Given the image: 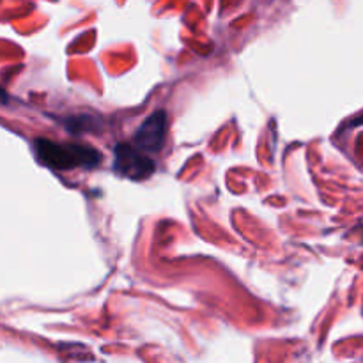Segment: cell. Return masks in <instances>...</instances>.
Returning a JSON list of instances; mask_svg holds the SVG:
<instances>
[{
    "label": "cell",
    "instance_id": "obj_2",
    "mask_svg": "<svg viewBox=\"0 0 363 363\" xmlns=\"http://www.w3.org/2000/svg\"><path fill=\"white\" fill-rule=\"evenodd\" d=\"M114 170L123 178L140 181L154 172V161L137 145L119 144L114 151Z\"/></svg>",
    "mask_w": 363,
    "mask_h": 363
},
{
    "label": "cell",
    "instance_id": "obj_3",
    "mask_svg": "<svg viewBox=\"0 0 363 363\" xmlns=\"http://www.w3.org/2000/svg\"><path fill=\"white\" fill-rule=\"evenodd\" d=\"M167 135V114L158 110L149 115L135 133V145L144 152H158L165 144Z\"/></svg>",
    "mask_w": 363,
    "mask_h": 363
},
{
    "label": "cell",
    "instance_id": "obj_1",
    "mask_svg": "<svg viewBox=\"0 0 363 363\" xmlns=\"http://www.w3.org/2000/svg\"><path fill=\"white\" fill-rule=\"evenodd\" d=\"M36 152L38 158L50 169L55 170H73V169H93L102 163L99 151L87 145L78 144H57L47 139L36 140Z\"/></svg>",
    "mask_w": 363,
    "mask_h": 363
},
{
    "label": "cell",
    "instance_id": "obj_4",
    "mask_svg": "<svg viewBox=\"0 0 363 363\" xmlns=\"http://www.w3.org/2000/svg\"><path fill=\"white\" fill-rule=\"evenodd\" d=\"M5 102H8V93L0 87V103H5Z\"/></svg>",
    "mask_w": 363,
    "mask_h": 363
}]
</instances>
